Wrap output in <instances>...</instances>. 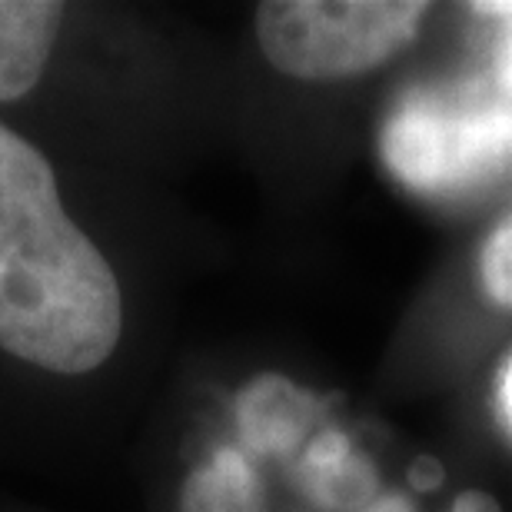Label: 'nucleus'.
I'll use <instances>...</instances> for the list:
<instances>
[{"label":"nucleus","instance_id":"obj_4","mask_svg":"<svg viewBox=\"0 0 512 512\" xmlns=\"http://www.w3.org/2000/svg\"><path fill=\"white\" fill-rule=\"evenodd\" d=\"M426 14L419 0H263L250 14V50L263 77L336 87L393 60Z\"/></svg>","mask_w":512,"mask_h":512},{"label":"nucleus","instance_id":"obj_11","mask_svg":"<svg viewBox=\"0 0 512 512\" xmlns=\"http://www.w3.org/2000/svg\"><path fill=\"white\" fill-rule=\"evenodd\" d=\"M363 512H416V509H413V503H409L406 496H399V493H380V499L366 506Z\"/></svg>","mask_w":512,"mask_h":512},{"label":"nucleus","instance_id":"obj_7","mask_svg":"<svg viewBox=\"0 0 512 512\" xmlns=\"http://www.w3.org/2000/svg\"><path fill=\"white\" fill-rule=\"evenodd\" d=\"M479 280L493 303L512 306V213L489 233L479 253Z\"/></svg>","mask_w":512,"mask_h":512},{"label":"nucleus","instance_id":"obj_13","mask_svg":"<svg viewBox=\"0 0 512 512\" xmlns=\"http://www.w3.org/2000/svg\"><path fill=\"white\" fill-rule=\"evenodd\" d=\"M499 396H503V409H506V419L512 423V360L503 373V389H499Z\"/></svg>","mask_w":512,"mask_h":512},{"label":"nucleus","instance_id":"obj_3","mask_svg":"<svg viewBox=\"0 0 512 512\" xmlns=\"http://www.w3.org/2000/svg\"><path fill=\"white\" fill-rule=\"evenodd\" d=\"M380 153L393 177L413 190L483 187L512 167V90L503 80L409 90L386 117Z\"/></svg>","mask_w":512,"mask_h":512},{"label":"nucleus","instance_id":"obj_5","mask_svg":"<svg viewBox=\"0 0 512 512\" xmlns=\"http://www.w3.org/2000/svg\"><path fill=\"white\" fill-rule=\"evenodd\" d=\"M240 453L250 459H283L300 449L320 426L323 403L283 373H260L233 399Z\"/></svg>","mask_w":512,"mask_h":512},{"label":"nucleus","instance_id":"obj_8","mask_svg":"<svg viewBox=\"0 0 512 512\" xmlns=\"http://www.w3.org/2000/svg\"><path fill=\"white\" fill-rule=\"evenodd\" d=\"M483 14H493V17H503L506 20V47H503V67H499V80L512 90V4H486L479 7Z\"/></svg>","mask_w":512,"mask_h":512},{"label":"nucleus","instance_id":"obj_12","mask_svg":"<svg viewBox=\"0 0 512 512\" xmlns=\"http://www.w3.org/2000/svg\"><path fill=\"white\" fill-rule=\"evenodd\" d=\"M0 512H54V509H44L30 503V499H20L14 493H7V489H0Z\"/></svg>","mask_w":512,"mask_h":512},{"label":"nucleus","instance_id":"obj_9","mask_svg":"<svg viewBox=\"0 0 512 512\" xmlns=\"http://www.w3.org/2000/svg\"><path fill=\"white\" fill-rule=\"evenodd\" d=\"M453 512H503L496 496L483 493V489H466V493L456 496Z\"/></svg>","mask_w":512,"mask_h":512},{"label":"nucleus","instance_id":"obj_6","mask_svg":"<svg viewBox=\"0 0 512 512\" xmlns=\"http://www.w3.org/2000/svg\"><path fill=\"white\" fill-rule=\"evenodd\" d=\"M296 489L323 512H363L380 499V473L340 429H320L293 449Z\"/></svg>","mask_w":512,"mask_h":512},{"label":"nucleus","instance_id":"obj_10","mask_svg":"<svg viewBox=\"0 0 512 512\" xmlns=\"http://www.w3.org/2000/svg\"><path fill=\"white\" fill-rule=\"evenodd\" d=\"M413 486L416 489H429V486H439L443 483V466L436 463V459H416V466H413Z\"/></svg>","mask_w":512,"mask_h":512},{"label":"nucleus","instance_id":"obj_2","mask_svg":"<svg viewBox=\"0 0 512 512\" xmlns=\"http://www.w3.org/2000/svg\"><path fill=\"white\" fill-rule=\"evenodd\" d=\"M193 114L160 17L114 0H0V120L107 177L157 173Z\"/></svg>","mask_w":512,"mask_h":512},{"label":"nucleus","instance_id":"obj_1","mask_svg":"<svg viewBox=\"0 0 512 512\" xmlns=\"http://www.w3.org/2000/svg\"><path fill=\"white\" fill-rule=\"evenodd\" d=\"M147 200L0 120V473L110 456L153 336Z\"/></svg>","mask_w":512,"mask_h":512}]
</instances>
